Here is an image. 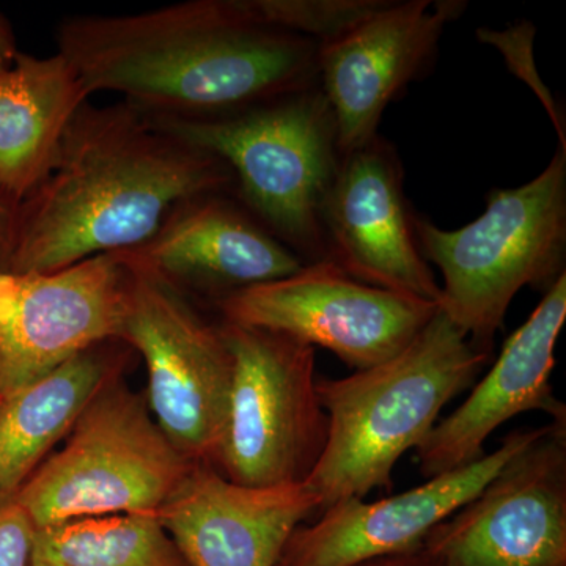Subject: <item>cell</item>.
<instances>
[{"mask_svg": "<svg viewBox=\"0 0 566 566\" xmlns=\"http://www.w3.org/2000/svg\"><path fill=\"white\" fill-rule=\"evenodd\" d=\"M565 319L566 274L545 292L527 322L506 338L497 360L468 400L436 423L417 447L424 480L485 457L483 447L490 436L513 417L542 411L551 422H566L565 405L554 397L551 385Z\"/></svg>", "mask_w": 566, "mask_h": 566, "instance_id": "2e32d148", "label": "cell"}, {"mask_svg": "<svg viewBox=\"0 0 566 566\" xmlns=\"http://www.w3.org/2000/svg\"><path fill=\"white\" fill-rule=\"evenodd\" d=\"M120 340L104 342L0 405V506L13 501L66 438L82 408L114 368L125 363Z\"/></svg>", "mask_w": 566, "mask_h": 566, "instance_id": "d6986e66", "label": "cell"}, {"mask_svg": "<svg viewBox=\"0 0 566 566\" xmlns=\"http://www.w3.org/2000/svg\"><path fill=\"white\" fill-rule=\"evenodd\" d=\"M422 546L444 566H566V422L546 424Z\"/></svg>", "mask_w": 566, "mask_h": 566, "instance_id": "30bf717a", "label": "cell"}, {"mask_svg": "<svg viewBox=\"0 0 566 566\" xmlns=\"http://www.w3.org/2000/svg\"><path fill=\"white\" fill-rule=\"evenodd\" d=\"M222 322L319 346L365 370L401 352L439 305L356 281L331 260L214 301Z\"/></svg>", "mask_w": 566, "mask_h": 566, "instance_id": "9c48e42d", "label": "cell"}, {"mask_svg": "<svg viewBox=\"0 0 566 566\" xmlns=\"http://www.w3.org/2000/svg\"><path fill=\"white\" fill-rule=\"evenodd\" d=\"M91 96L59 52H20L0 71V202L18 208L46 180L66 126Z\"/></svg>", "mask_w": 566, "mask_h": 566, "instance_id": "ac0fdd59", "label": "cell"}, {"mask_svg": "<svg viewBox=\"0 0 566 566\" xmlns=\"http://www.w3.org/2000/svg\"><path fill=\"white\" fill-rule=\"evenodd\" d=\"M233 188L221 159L163 132L128 103H84L46 180L18 207L9 271L52 273L137 251L177 205Z\"/></svg>", "mask_w": 566, "mask_h": 566, "instance_id": "7a4b0ae2", "label": "cell"}, {"mask_svg": "<svg viewBox=\"0 0 566 566\" xmlns=\"http://www.w3.org/2000/svg\"><path fill=\"white\" fill-rule=\"evenodd\" d=\"M128 268L118 253L52 273H0V398L92 346L120 340Z\"/></svg>", "mask_w": 566, "mask_h": 566, "instance_id": "8fae6325", "label": "cell"}, {"mask_svg": "<svg viewBox=\"0 0 566 566\" xmlns=\"http://www.w3.org/2000/svg\"><path fill=\"white\" fill-rule=\"evenodd\" d=\"M323 230L327 260L356 281L439 305L441 286L417 244L400 161L381 137L342 155Z\"/></svg>", "mask_w": 566, "mask_h": 566, "instance_id": "4fadbf2b", "label": "cell"}, {"mask_svg": "<svg viewBox=\"0 0 566 566\" xmlns=\"http://www.w3.org/2000/svg\"><path fill=\"white\" fill-rule=\"evenodd\" d=\"M490 353L438 308L411 344L345 378L316 379L327 416L322 458L304 485L319 513L345 499L390 490L395 465L417 449L453 398L474 385Z\"/></svg>", "mask_w": 566, "mask_h": 566, "instance_id": "3957f363", "label": "cell"}, {"mask_svg": "<svg viewBox=\"0 0 566 566\" xmlns=\"http://www.w3.org/2000/svg\"><path fill=\"white\" fill-rule=\"evenodd\" d=\"M545 430L546 424L513 431L475 463L431 476L392 497H352L331 505L314 524H301L293 532L275 566H357L417 549Z\"/></svg>", "mask_w": 566, "mask_h": 566, "instance_id": "5bb4252c", "label": "cell"}, {"mask_svg": "<svg viewBox=\"0 0 566 566\" xmlns=\"http://www.w3.org/2000/svg\"><path fill=\"white\" fill-rule=\"evenodd\" d=\"M123 365V364H122ZM111 371L14 501L36 528L115 515H156L191 461L156 423L147 398Z\"/></svg>", "mask_w": 566, "mask_h": 566, "instance_id": "8992f818", "label": "cell"}, {"mask_svg": "<svg viewBox=\"0 0 566 566\" xmlns=\"http://www.w3.org/2000/svg\"><path fill=\"white\" fill-rule=\"evenodd\" d=\"M219 323L233 378L214 468L244 486L304 485L327 441L315 348L270 331Z\"/></svg>", "mask_w": 566, "mask_h": 566, "instance_id": "ba28073f", "label": "cell"}, {"mask_svg": "<svg viewBox=\"0 0 566 566\" xmlns=\"http://www.w3.org/2000/svg\"><path fill=\"white\" fill-rule=\"evenodd\" d=\"M36 531L14 499L0 506V566H32Z\"/></svg>", "mask_w": 566, "mask_h": 566, "instance_id": "44dd1931", "label": "cell"}, {"mask_svg": "<svg viewBox=\"0 0 566 566\" xmlns=\"http://www.w3.org/2000/svg\"><path fill=\"white\" fill-rule=\"evenodd\" d=\"M147 117L221 159L238 202L305 263L327 260L323 210L342 155L318 85L223 117Z\"/></svg>", "mask_w": 566, "mask_h": 566, "instance_id": "277c9868", "label": "cell"}, {"mask_svg": "<svg viewBox=\"0 0 566 566\" xmlns=\"http://www.w3.org/2000/svg\"><path fill=\"white\" fill-rule=\"evenodd\" d=\"M18 51L17 36L7 18L0 13V71L9 69L14 62Z\"/></svg>", "mask_w": 566, "mask_h": 566, "instance_id": "cb8c5ba5", "label": "cell"}, {"mask_svg": "<svg viewBox=\"0 0 566 566\" xmlns=\"http://www.w3.org/2000/svg\"><path fill=\"white\" fill-rule=\"evenodd\" d=\"M128 255L186 293L210 294L212 303L292 275L305 264L230 192L203 193L177 205L155 237Z\"/></svg>", "mask_w": 566, "mask_h": 566, "instance_id": "e0dca14e", "label": "cell"}, {"mask_svg": "<svg viewBox=\"0 0 566 566\" xmlns=\"http://www.w3.org/2000/svg\"><path fill=\"white\" fill-rule=\"evenodd\" d=\"M357 566H444L436 560L423 546L417 547L409 553L397 554V556L375 558V560L365 562Z\"/></svg>", "mask_w": 566, "mask_h": 566, "instance_id": "603a6c76", "label": "cell"}, {"mask_svg": "<svg viewBox=\"0 0 566 566\" xmlns=\"http://www.w3.org/2000/svg\"><path fill=\"white\" fill-rule=\"evenodd\" d=\"M57 44L91 95L120 93L150 117H223L318 85V41L274 28L256 0L80 14Z\"/></svg>", "mask_w": 566, "mask_h": 566, "instance_id": "6da1fadb", "label": "cell"}, {"mask_svg": "<svg viewBox=\"0 0 566 566\" xmlns=\"http://www.w3.org/2000/svg\"><path fill=\"white\" fill-rule=\"evenodd\" d=\"M565 145L535 180L488 193L485 212L461 229L415 216L420 252L441 271L439 308L483 352L521 289L547 292L566 274Z\"/></svg>", "mask_w": 566, "mask_h": 566, "instance_id": "5b68a950", "label": "cell"}, {"mask_svg": "<svg viewBox=\"0 0 566 566\" xmlns=\"http://www.w3.org/2000/svg\"><path fill=\"white\" fill-rule=\"evenodd\" d=\"M18 208L0 202V273H7L13 252Z\"/></svg>", "mask_w": 566, "mask_h": 566, "instance_id": "7402d4cb", "label": "cell"}, {"mask_svg": "<svg viewBox=\"0 0 566 566\" xmlns=\"http://www.w3.org/2000/svg\"><path fill=\"white\" fill-rule=\"evenodd\" d=\"M2 401H3L2 398H0V405H2Z\"/></svg>", "mask_w": 566, "mask_h": 566, "instance_id": "d4e9b609", "label": "cell"}, {"mask_svg": "<svg viewBox=\"0 0 566 566\" xmlns=\"http://www.w3.org/2000/svg\"><path fill=\"white\" fill-rule=\"evenodd\" d=\"M32 566H189L156 515H115L39 528Z\"/></svg>", "mask_w": 566, "mask_h": 566, "instance_id": "ffe728a7", "label": "cell"}, {"mask_svg": "<svg viewBox=\"0 0 566 566\" xmlns=\"http://www.w3.org/2000/svg\"><path fill=\"white\" fill-rule=\"evenodd\" d=\"M128 268L120 340L147 365V405L191 463L216 464L232 389L233 357L221 323L150 264L118 253Z\"/></svg>", "mask_w": 566, "mask_h": 566, "instance_id": "52a82bcc", "label": "cell"}, {"mask_svg": "<svg viewBox=\"0 0 566 566\" xmlns=\"http://www.w3.org/2000/svg\"><path fill=\"white\" fill-rule=\"evenodd\" d=\"M458 0H379L370 13L318 46V87L333 111L340 155L378 136L389 103L433 65Z\"/></svg>", "mask_w": 566, "mask_h": 566, "instance_id": "7c38bea8", "label": "cell"}, {"mask_svg": "<svg viewBox=\"0 0 566 566\" xmlns=\"http://www.w3.org/2000/svg\"><path fill=\"white\" fill-rule=\"evenodd\" d=\"M319 502L305 485L244 486L193 463L156 513L189 566H275Z\"/></svg>", "mask_w": 566, "mask_h": 566, "instance_id": "9a60e30c", "label": "cell"}]
</instances>
